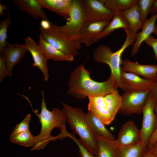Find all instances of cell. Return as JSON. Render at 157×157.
<instances>
[{"mask_svg": "<svg viewBox=\"0 0 157 157\" xmlns=\"http://www.w3.org/2000/svg\"><path fill=\"white\" fill-rule=\"evenodd\" d=\"M8 16L5 20L0 23V53L1 55L3 50L8 45L9 42L6 40L8 28L11 23V16L8 10Z\"/></svg>", "mask_w": 157, "mask_h": 157, "instance_id": "cell-29", "label": "cell"}, {"mask_svg": "<svg viewBox=\"0 0 157 157\" xmlns=\"http://www.w3.org/2000/svg\"><path fill=\"white\" fill-rule=\"evenodd\" d=\"M104 5L114 13L125 11L137 3V0H101Z\"/></svg>", "mask_w": 157, "mask_h": 157, "instance_id": "cell-26", "label": "cell"}, {"mask_svg": "<svg viewBox=\"0 0 157 157\" xmlns=\"http://www.w3.org/2000/svg\"><path fill=\"white\" fill-rule=\"evenodd\" d=\"M124 30L126 33V38L119 49L115 52H113L109 47L105 45H101L95 49L93 55V59L95 62L105 63L109 66L111 70V74L115 78L119 87L123 90L124 87L120 77L122 62V56L128 47L134 44L136 35L133 33L129 28Z\"/></svg>", "mask_w": 157, "mask_h": 157, "instance_id": "cell-3", "label": "cell"}, {"mask_svg": "<svg viewBox=\"0 0 157 157\" xmlns=\"http://www.w3.org/2000/svg\"><path fill=\"white\" fill-rule=\"evenodd\" d=\"M121 70L131 72L154 81L157 78V64H142L126 58L122 61Z\"/></svg>", "mask_w": 157, "mask_h": 157, "instance_id": "cell-12", "label": "cell"}, {"mask_svg": "<svg viewBox=\"0 0 157 157\" xmlns=\"http://www.w3.org/2000/svg\"><path fill=\"white\" fill-rule=\"evenodd\" d=\"M97 154V157H117L118 147L116 140H110L94 134Z\"/></svg>", "mask_w": 157, "mask_h": 157, "instance_id": "cell-21", "label": "cell"}, {"mask_svg": "<svg viewBox=\"0 0 157 157\" xmlns=\"http://www.w3.org/2000/svg\"><path fill=\"white\" fill-rule=\"evenodd\" d=\"M27 51L24 44H11L9 42L3 50L0 56L4 57L6 66L11 76L13 74L14 66L20 62Z\"/></svg>", "mask_w": 157, "mask_h": 157, "instance_id": "cell-15", "label": "cell"}, {"mask_svg": "<svg viewBox=\"0 0 157 157\" xmlns=\"http://www.w3.org/2000/svg\"><path fill=\"white\" fill-rule=\"evenodd\" d=\"M116 140L118 148L137 144L142 141L140 130L133 121H128L122 126Z\"/></svg>", "mask_w": 157, "mask_h": 157, "instance_id": "cell-11", "label": "cell"}, {"mask_svg": "<svg viewBox=\"0 0 157 157\" xmlns=\"http://www.w3.org/2000/svg\"><path fill=\"white\" fill-rule=\"evenodd\" d=\"M145 42L147 44L152 47L154 52L155 58L157 60V39L151 35Z\"/></svg>", "mask_w": 157, "mask_h": 157, "instance_id": "cell-34", "label": "cell"}, {"mask_svg": "<svg viewBox=\"0 0 157 157\" xmlns=\"http://www.w3.org/2000/svg\"><path fill=\"white\" fill-rule=\"evenodd\" d=\"M155 103L149 93L142 112L143 120L140 129L141 140L147 144L157 126V116L154 110Z\"/></svg>", "mask_w": 157, "mask_h": 157, "instance_id": "cell-8", "label": "cell"}, {"mask_svg": "<svg viewBox=\"0 0 157 157\" xmlns=\"http://www.w3.org/2000/svg\"><path fill=\"white\" fill-rule=\"evenodd\" d=\"M149 93L156 102H157V78L153 81Z\"/></svg>", "mask_w": 157, "mask_h": 157, "instance_id": "cell-36", "label": "cell"}, {"mask_svg": "<svg viewBox=\"0 0 157 157\" xmlns=\"http://www.w3.org/2000/svg\"><path fill=\"white\" fill-rule=\"evenodd\" d=\"M120 28L124 30L129 28V26L122 12H117L114 13L111 21L102 32L100 36V39L109 35L114 30Z\"/></svg>", "mask_w": 157, "mask_h": 157, "instance_id": "cell-25", "label": "cell"}, {"mask_svg": "<svg viewBox=\"0 0 157 157\" xmlns=\"http://www.w3.org/2000/svg\"><path fill=\"white\" fill-rule=\"evenodd\" d=\"M66 137L70 138L76 143L78 148L79 152L81 157H97L95 155L88 151L72 134L67 132Z\"/></svg>", "mask_w": 157, "mask_h": 157, "instance_id": "cell-32", "label": "cell"}, {"mask_svg": "<svg viewBox=\"0 0 157 157\" xmlns=\"http://www.w3.org/2000/svg\"><path fill=\"white\" fill-rule=\"evenodd\" d=\"M58 26L51 23L50 28L48 29H44L40 27L39 28L40 35L50 44L60 51L74 57L77 56L78 50L81 47L79 41L65 36Z\"/></svg>", "mask_w": 157, "mask_h": 157, "instance_id": "cell-5", "label": "cell"}, {"mask_svg": "<svg viewBox=\"0 0 157 157\" xmlns=\"http://www.w3.org/2000/svg\"><path fill=\"white\" fill-rule=\"evenodd\" d=\"M157 19V13L152 15L144 23L142 31L136 35L135 40L131 51V55L132 56L137 54L142 43L153 33Z\"/></svg>", "mask_w": 157, "mask_h": 157, "instance_id": "cell-17", "label": "cell"}, {"mask_svg": "<svg viewBox=\"0 0 157 157\" xmlns=\"http://www.w3.org/2000/svg\"><path fill=\"white\" fill-rule=\"evenodd\" d=\"M86 21H110L114 13L108 8L101 0H83Z\"/></svg>", "mask_w": 157, "mask_h": 157, "instance_id": "cell-9", "label": "cell"}, {"mask_svg": "<svg viewBox=\"0 0 157 157\" xmlns=\"http://www.w3.org/2000/svg\"><path fill=\"white\" fill-rule=\"evenodd\" d=\"M153 33L157 36V22L156 24Z\"/></svg>", "mask_w": 157, "mask_h": 157, "instance_id": "cell-42", "label": "cell"}, {"mask_svg": "<svg viewBox=\"0 0 157 157\" xmlns=\"http://www.w3.org/2000/svg\"><path fill=\"white\" fill-rule=\"evenodd\" d=\"M104 97L112 118L114 120L121 106L122 96L117 90L104 95Z\"/></svg>", "mask_w": 157, "mask_h": 157, "instance_id": "cell-27", "label": "cell"}, {"mask_svg": "<svg viewBox=\"0 0 157 157\" xmlns=\"http://www.w3.org/2000/svg\"><path fill=\"white\" fill-rule=\"evenodd\" d=\"M10 139L13 143L27 147H33L35 143V136L31 134L29 130L10 135Z\"/></svg>", "mask_w": 157, "mask_h": 157, "instance_id": "cell-28", "label": "cell"}, {"mask_svg": "<svg viewBox=\"0 0 157 157\" xmlns=\"http://www.w3.org/2000/svg\"><path fill=\"white\" fill-rule=\"evenodd\" d=\"M31 115L30 113L27 114L24 119L14 128L10 135H13L29 130Z\"/></svg>", "mask_w": 157, "mask_h": 157, "instance_id": "cell-31", "label": "cell"}, {"mask_svg": "<svg viewBox=\"0 0 157 157\" xmlns=\"http://www.w3.org/2000/svg\"><path fill=\"white\" fill-rule=\"evenodd\" d=\"M124 92L119 113L129 115L142 113L146 102L149 90H126Z\"/></svg>", "mask_w": 157, "mask_h": 157, "instance_id": "cell-7", "label": "cell"}, {"mask_svg": "<svg viewBox=\"0 0 157 157\" xmlns=\"http://www.w3.org/2000/svg\"><path fill=\"white\" fill-rule=\"evenodd\" d=\"M7 6L6 5H3L0 3V15L3 17H4V10H8L7 9Z\"/></svg>", "mask_w": 157, "mask_h": 157, "instance_id": "cell-40", "label": "cell"}, {"mask_svg": "<svg viewBox=\"0 0 157 157\" xmlns=\"http://www.w3.org/2000/svg\"><path fill=\"white\" fill-rule=\"evenodd\" d=\"M122 13L128 24L129 28L133 33L136 34L138 30L142 28L143 25L137 3Z\"/></svg>", "mask_w": 157, "mask_h": 157, "instance_id": "cell-23", "label": "cell"}, {"mask_svg": "<svg viewBox=\"0 0 157 157\" xmlns=\"http://www.w3.org/2000/svg\"><path fill=\"white\" fill-rule=\"evenodd\" d=\"M11 76L8 69L3 56H0V82L1 83L4 79L8 77H10Z\"/></svg>", "mask_w": 157, "mask_h": 157, "instance_id": "cell-33", "label": "cell"}, {"mask_svg": "<svg viewBox=\"0 0 157 157\" xmlns=\"http://www.w3.org/2000/svg\"><path fill=\"white\" fill-rule=\"evenodd\" d=\"M156 13H157V0H156L151 7L150 14L152 16Z\"/></svg>", "mask_w": 157, "mask_h": 157, "instance_id": "cell-39", "label": "cell"}, {"mask_svg": "<svg viewBox=\"0 0 157 157\" xmlns=\"http://www.w3.org/2000/svg\"><path fill=\"white\" fill-rule=\"evenodd\" d=\"M68 94L78 99L90 96L104 95L117 90L118 83L112 74L106 81L101 82L91 78L83 64L77 67L71 72L67 83Z\"/></svg>", "mask_w": 157, "mask_h": 157, "instance_id": "cell-1", "label": "cell"}, {"mask_svg": "<svg viewBox=\"0 0 157 157\" xmlns=\"http://www.w3.org/2000/svg\"><path fill=\"white\" fill-rule=\"evenodd\" d=\"M13 2L20 11L27 12L35 19H48L38 0H14Z\"/></svg>", "mask_w": 157, "mask_h": 157, "instance_id": "cell-19", "label": "cell"}, {"mask_svg": "<svg viewBox=\"0 0 157 157\" xmlns=\"http://www.w3.org/2000/svg\"><path fill=\"white\" fill-rule=\"evenodd\" d=\"M24 44L28 51L31 53L33 60V65L38 67L41 71L45 81H48L49 78L47 61L40 49L38 44L31 38L28 37L24 40Z\"/></svg>", "mask_w": 157, "mask_h": 157, "instance_id": "cell-13", "label": "cell"}, {"mask_svg": "<svg viewBox=\"0 0 157 157\" xmlns=\"http://www.w3.org/2000/svg\"><path fill=\"white\" fill-rule=\"evenodd\" d=\"M67 122L74 133L79 136V141L90 152L96 155L97 149L95 136L87 122L86 114L80 108H74L62 103Z\"/></svg>", "mask_w": 157, "mask_h": 157, "instance_id": "cell-4", "label": "cell"}, {"mask_svg": "<svg viewBox=\"0 0 157 157\" xmlns=\"http://www.w3.org/2000/svg\"><path fill=\"white\" fill-rule=\"evenodd\" d=\"M51 23L47 19H43L40 22V27L44 29H48L50 28Z\"/></svg>", "mask_w": 157, "mask_h": 157, "instance_id": "cell-38", "label": "cell"}, {"mask_svg": "<svg viewBox=\"0 0 157 157\" xmlns=\"http://www.w3.org/2000/svg\"><path fill=\"white\" fill-rule=\"evenodd\" d=\"M41 92L40 113H38L37 110H33L31 104L33 111L39 118L41 124L40 133L35 136V143L31 149L32 151L43 149L51 141L61 139L59 135L55 137L51 136V132L53 129L57 128L61 132L66 129L67 120L63 110L53 108L51 111L48 110L45 100L44 92L42 90Z\"/></svg>", "mask_w": 157, "mask_h": 157, "instance_id": "cell-2", "label": "cell"}, {"mask_svg": "<svg viewBox=\"0 0 157 157\" xmlns=\"http://www.w3.org/2000/svg\"><path fill=\"white\" fill-rule=\"evenodd\" d=\"M69 15L66 24L59 26V28L65 36L79 41L81 31L86 22L82 0H73Z\"/></svg>", "mask_w": 157, "mask_h": 157, "instance_id": "cell-6", "label": "cell"}, {"mask_svg": "<svg viewBox=\"0 0 157 157\" xmlns=\"http://www.w3.org/2000/svg\"><path fill=\"white\" fill-rule=\"evenodd\" d=\"M147 146V143L142 141L133 145L118 148L117 157H142Z\"/></svg>", "mask_w": 157, "mask_h": 157, "instance_id": "cell-24", "label": "cell"}, {"mask_svg": "<svg viewBox=\"0 0 157 157\" xmlns=\"http://www.w3.org/2000/svg\"><path fill=\"white\" fill-rule=\"evenodd\" d=\"M155 155H157V142L153 146Z\"/></svg>", "mask_w": 157, "mask_h": 157, "instance_id": "cell-41", "label": "cell"}, {"mask_svg": "<svg viewBox=\"0 0 157 157\" xmlns=\"http://www.w3.org/2000/svg\"><path fill=\"white\" fill-rule=\"evenodd\" d=\"M154 110L157 116V102H156L155 105ZM157 142V126L148 141L147 147H150L154 146Z\"/></svg>", "mask_w": 157, "mask_h": 157, "instance_id": "cell-35", "label": "cell"}, {"mask_svg": "<svg viewBox=\"0 0 157 157\" xmlns=\"http://www.w3.org/2000/svg\"><path fill=\"white\" fill-rule=\"evenodd\" d=\"M42 8H46L67 20L73 0H38Z\"/></svg>", "mask_w": 157, "mask_h": 157, "instance_id": "cell-20", "label": "cell"}, {"mask_svg": "<svg viewBox=\"0 0 157 157\" xmlns=\"http://www.w3.org/2000/svg\"><path fill=\"white\" fill-rule=\"evenodd\" d=\"M120 76L124 87V91L149 90L153 82L152 81L142 78L134 73L122 70Z\"/></svg>", "mask_w": 157, "mask_h": 157, "instance_id": "cell-16", "label": "cell"}, {"mask_svg": "<svg viewBox=\"0 0 157 157\" xmlns=\"http://www.w3.org/2000/svg\"><path fill=\"white\" fill-rule=\"evenodd\" d=\"M155 155L153 147H147L142 157H155Z\"/></svg>", "mask_w": 157, "mask_h": 157, "instance_id": "cell-37", "label": "cell"}, {"mask_svg": "<svg viewBox=\"0 0 157 157\" xmlns=\"http://www.w3.org/2000/svg\"><path fill=\"white\" fill-rule=\"evenodd\" d=\"M156 0H138L137 4L138 7L141 21L143 24L147 19L151 7Z\"/></svg>", "mask_w": 157, "mask_h": 157, "instance_id": "cell-30", "label": "cell"}, {"mask_svg": "<svg viewBox=\"0 0 157 157\" xmlns=\"http://www.w3.org/2000/svg\"><path fill=\"white\" fill-rule=\"evenodd\" d=\"M86 119L88 124L94 134L108 139L115 140L113 135L106 128L104 124L89 111L86 114Z\"/></svg>", "mask_w": 157, "mask_h": 157, "instance_id": "cell-22", "label": "cell"}, {"mask_svg": "<svg viewBox=\"0 0 157 157\" xmlns=\"http://www.w3.org/2000/svg\"><path fill=\"white\" fill-rule=\"evenodd\" d=\"M89 102L88 110L93 113L105 125H108L113 120L105 100L104 95L88 97Z\"/></svg>", "mask_w": 157, "mask_h": 157, "instance_id": "cell-14", "label": "cell"}, {"mask_svg": "<svg viewBox=\"0 0 157 157\" xmlns=\"http://www.w3.org/2000/svg\"><path fill=\"white\" fill-rule=\"evenodd\" d=\"M39 38L38 46L47 60L51 59L56 61L70 62L74 60V57L56 48L47 42L40 35Z\"/></svg>", "mask_w": 157, "mask_h": 157, "instance_id": "cell-18", "label": "cell"}, {"mask_svg": "<svg viewBox=\"0 0 157 157\" xmlns=\"http://www.w3.org/2000/svg\"><path fill=\"white\" fill-rule=\"evenodd\" d=\"M155 157H157V155H156Z\"/></svg>", "mask_w": 157, "mask_h": 157, "instance_id": "cell-43", "label": "cell"}, {"mask_svg": "<svg viewBox=\"0 0 157 157\" xmlns=\"http://www.w3.org/2000/svg\"><path fill=\"white\" fill-rule=\"evenodd\" d=\"M110 21H86L80 32V43L89 47L99 41L102 32Z\"/></svg>", "mask_w": 157, "mask_h": 157, "instance_id": "cell-10", "label": "cell"}]
</instances>
